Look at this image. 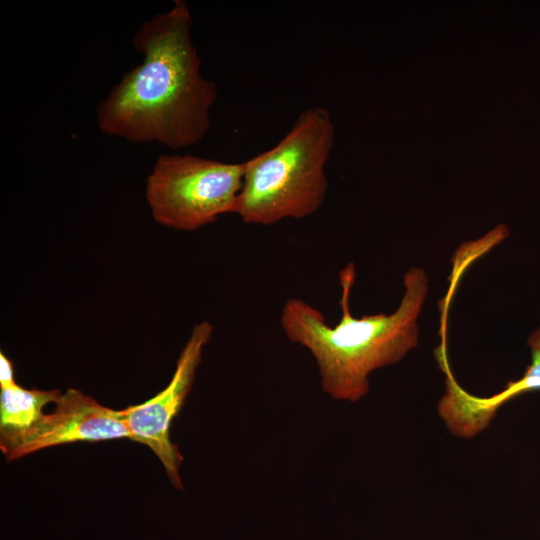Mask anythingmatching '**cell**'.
<instances>
[{"instance_id":"cell-9","label":"cell","mask_w":540,"mask_h":540,"mask_svg":"<svg viewBox=\"0 0 540 540\" xmlns=\"http://www.w3.org/2000/svg\"><path fill=\"white\" fill-rule=\"evenodd\" d=\"M18 385L14 377L12 361L3 353H0V388H11Z\"/></svg>"},{"instance_id":"cell-4","label":"cell","mask_w":540,"mask_h":540,"mask_svg":"<svg viewBox=\"0 0 540 540\" xmlns=\"http://www.w3.org/2000/svg\"><path fill=\"white\" fill-rule=\"evenodd\" d=\"M243 176L244 162L164 154L147 177L146 199L157 223L194 231L236 213Z\"/></svg>"},{"instance_id":"cell-3","label":"cell","mask_w":540,"mask_h":540,"mask_svg":"<svg viewBox=\"0 0 540 540\" xmlns=\"http://www.w3.org/2000/svg\"><path fill=\"white\" fill-rule=\"evenodd\" d=\"M334 136L326 108L302 111L276 145L244 161L235 214L246 224L269 226L317 212L327 194Z\"/></svg>"},{"instance_id":"cell-1","label":"cell","mask_w":540,"mask_h":540,"mask_svg":"<svg viewBox=\"0 0 540 540\" xmlns=\"http://www.w3.org/2000/svg\"><path fill=\"white\" fill-rule=\"evenodd\" d=\"M192 24L188 4L175 0L138 28L132 43L143 58L98 106L96 121L103 133L173 150L205 137L217 89L200 72Z\"/></svg>"},{"instance_id":"cell-7","label":"cell","mask_w":540,"mask_h":540,"mask_svg":"<svg viewBox=\"0 0 540 540\" xmlns=\"http://www.w3.org/2000/svg\"><path fill=\"white\" fill-rule=\"evenodd\" d=\"M527 343L531 350V363L523 376L508 382L503 390L486 398L462 389L449 365L441 369L446 375V388L438 402V413L451 433L465 439L474 437L489 425L504 403L523 393L540 390V327L529 335Z\"/></svg>"},{"instance_id":"cell-5","label":"cell","mask_w":540,"mask_h":540,"mask_svg":"<svg viewBox=\"0 0 540 540\" xmlns=\"http://www.w3.org/2000/svg\"><path fill=\"white\" fill-rule=\"evenodd\" d=\"M213 333L208 321L196 324L177 360L169 384L147 401L122 409L132 441L147 445L159 458L172 484L182 489L179 468L182 455L170 439V426L183 407Z\"/></svg>"},{"instance_id":"cell-8","label":"cell","mask_w":540,"mask_h":540,"mask_svg":"<svg viewBox=\"0 0 540 540\" xmlns=\"http://www.w3.org/2000/svg\"><path fill=\"white\" fill-rule=\"evenodd\" d=\"M57 389H26L19 384L0 391V444L11 441L30 430L44 415L43 408L55 403Z\"/></svg>"},{"instance_id":"cell-6","label":"cell","mask_w":540,"mask_h":540,"mask_svg":"<svg viewBox=\"0 0 540 540\" xmlns=\"http://www.w3.org/2000/svg\"><path fill=\"white\" fill-rule=\"evenodd\" d=\"M54 404L53 411L30 430L0 444L9 461L63 444L132 439L121 410L106 407L77 389L61 393Z\"/></svg>"},{"instance_id":"cell-2","label":"cell","mask_w":540,"mask_h":540,"mask_svg":"<svg viewBox=\"0 0 540 540\" xmlns=\"http://www.w3.org/2000/svg\"><path fill=\"white\" fill-rule=\"evenodd\" d=\"M355 277L352 262L340 271L342 314L335 325L300 298L285 301L280 316L287 339L306 348L315 359L323 391L348 402L367 395L373 371L400 362L417 346L418 318L428 293L425 271L412 267L404 274V295L393 313L355 317L349 302Z\"/></svg>"}]
</instances>
